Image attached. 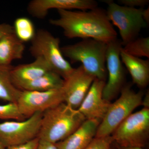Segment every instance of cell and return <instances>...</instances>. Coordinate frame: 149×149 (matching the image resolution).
<instances>
[{"mask_svg":"<svg viewBox=\"0 0 149 149\" xmlns=\"http://www.w3.org/2000/svg\"><path fill=\"white\" fill-rule=\"evenodd\" d=\"M122 43L116 38L107 43L106 54V68L108 81L103 91V97L109 102L120 93L125 86V71L121 61L120 53Z\"/></svg>","mask_w":149,"mask_h":149,"instance_id":"9c48e42d","label":"cell"},{"mask_svg":"<svg viewBox=\"0 0 149 149\" xmlns=\"http://www.w3.org/2000/svg\"><path fill=\"white\" fill-rule=\"evenodd\" d=\"M95 79L82 65L74 68L64 80L62 89L64 102L74 109H78Z\"/></svg>","mask_w":149,"mask_h":149,"instance_id":"8fae6325","label":"cell"},{"mask_svg":"<svg viewBox=\"0 0 149 149\" xmlns=\"http://www.w3.org/2000/svg\"><path fill=\"white\" fill-rule=\"evenodd\" d=\"M5 147L4 146H3L0 143V149H6Z\"/></svg>","mask_w":149,"mask_h":149,"instance_id":"4dcf8cb0","label":"cell"},{"mask_svg":"<svg viewBox=\"0 0 149 149\" xmlns=\"http://www.w3.org/2000/svg\"><path fill=\"white\" fill-rule=\"evenodd\" d=\"M142 105L144 106L145 108L149 109V92L147 93L144 100H143Z\"/></svg>","mask_w":149,"mask_h":149,"instance_id":"f1b7e54d","label":"cell"},{"mask_svg":"<svg viewBox=\"0 0 149 149\" xmlns=\"http://www.w3.org/2000/svg\"><path fill=\"white\" fill-rule=\"evenodd\" d=\"M13 27L15 35L23 43L32 42L37 32L32 20L25 17L16 18Z\"/></svg>","mask_w":149,"mask_h":149,"instance_id":"ffe728a7","label":"cell"},{"mask_svg":"<svg viewBox=\"0 0 149 149\" xmlns=\"http://www.w3.org/2000/svg\"><path fill=\"white\" fill-rule=\"evenodd\" d=\"M119 97L111 103L103 119L99 125L96 138H104L111 136L120 123L136 108L141 105L143 93H136L130 84L125 85L120 92Z\"/></svg>","mask_w":149,"mask_h":149,"instance_id":"277c9868","label":"cell"},{"mask_svg":"<svg viewBox=\"0 0 149 149\" xmlns=\"http://www.w3.org/2000/svg\"><path fill=\"white\" fill-rule=\"evenodd\" d=\"M64 83L63 78L53 71H49L35 80L22 85L21 91L44 92L61 88Z\"/></svg>","mask_w":149,"mask_h":149,"instance_id":"ac0fdd59","label":"cell"},{"mask_svg":"<svg viewBox=\"0 0 149 149\" xmlns=\"http://www.w3.org/2000/svg\"><path fill=\"white\" fill-rule=\"evenodd\" d=\"M107 3V15L110 21L119 29L123 47L137 38L141 30L148 25L143 19L144 8L124 6L111 1Z\"/></svg>","mask_w":149,"mask_h":149,"instance_id":"52a82bcc","label":"cell"},{"mask_svg":"<svg viewBox=\"0 0 149 149\" xmlns=\"http://www.w3.org/2000/svg\"><path fill=\"white\" fill-rule=\"evenodd\" d=\"M58 18L50 20L61 28L69 39H93L108 43L117 38V34L107 15L106 10L97 7L91 10H59Z\"/></svg>","mask_w":149,"mask_h":149,"instance_id":"6da1fadb","label":"cell"},{"mask_svg":"<svg viewBox=\"0 0 149 149\" xmlns=\"http://www.w3.org/2000/svg\"><path fill=\"white\" fill-rule=\"evenodd\" d=\"M118 1L120 5L133 8H143L149 3V0H119Z\"/></svg>","mask_w":149,"mask_h":149,"instance_id":"cb8c5ba5","label":"cell"},{"mask_svg":"<svg viewBox=\"0 0 149 149\" xmlns=\"http://www.w3.org/2000/svg\"><path fill=\"white\" fill-rule=\"evenodd\" d=\"M60 40L50 32L40 29L31 42L29 52L35 58L44 59L52 70L65 79L72 72L73 68L65 58L60 47Z\"/></svg>","mask_w":149,"mask_h":149,"instance_id":"5b68a950","label":"cell"},{"mask_svg":"<svg viewBox=\"0 0 149 149\" xmlns=\"http://www.w3.org/2000/svg\"><path fill=\"white\" fill-rule=\"evenodd\" d=\"M110 149H111V148H110Z\"/></svg>","mask_w":149,"mask_h":149,"instance_id":"1f68e13d","label":"cell"},{"mask_svg":"<svg viewBox=\"0 0 149 149\" xmlns=\"http://www.w3.org/2000/svg\"><path fill=\"white\" fill-rule=\"evenodd\" d=\"M143 17L146 23L148 24L149 22V8L144 9L143 12Z\"/></svg>","mask_w":149,"mask_h":149,"instance_id":"83f0119b","label":"cell"},{"mask_svg":"<svg viewBox=\"0 0 149 149\" xmlns=\"http://www.w3.org/2000/svg\"><path fill=\"white\" fill-rule=\"evenodd\" d=\"M116 149H146L144 148H139L137 147H122L118 146L116 144Z\"/></svg>","mask_w":149,"mask_h":149,"instance_id":"f546056e","label":"cell"},{"mask_svg":"<svg viewBox=\"0 0 149 149\" xmlns=\"http://www.w3.org/2000/svg\"><path fill=\"white\" fill-rule=\"evenodd\" d=\"M126 53L136 57L149 58V37L135 39L123 47Z\"/></svg>","mask_w":149,"mask_h":149,"instance_id":"44dd1931","label":"cell"},{"mask_svg":"<svg viewBox=\"0 0 149 149\" xmlns=\"http://www.w3.org/2000/svg\"><path fill=\"white\" fill-rule=\"evenodd\" d=\"M14 33L13 26L7 23H0V41L7 35Z\"/></svg>","mask_w":149,"mask_h":149,"instance_id":"484cf974","label":"cell"},{"mask_svg":"<svg viewBox=\"0 0 149 149\" xmlns=\"http://www.w3.org/2000/svg\"><path fill=\"white\" fill-rule=\"evenodd\" d=\"M113 142L122 147L144 148L149 136V109L132 113L112 134Z\"/></svg>","mask_w":149,"mask_h":149,"instance_id":"8992f818","label":"cell"},{"mask_svg":"<svg viewBox=\"0 0 149 149\" xmlns=\"http://www.w3.org/2000/svg\"><path fill=\"white\" fill-rule=\"evenodd\" d=\"M86 120L78 110L61 103L43 112L38 138L56 143L70 136Z\"/></svg>","mask_w":149,"mask_h":149,"instance_id":"7a4b0ae2","label":"cell"},{"mask_svg":"<svg viewBox=\"0 0 149 149\" xmlns=\"http://www.w3.org/2000/svg\"><path fill=\"white\" fill-rule=\"evenodd\" d=\"M19 110L17 103L8 102L5 104H0V119H14L18 121L25 120Z\"/></svg>","mask_w":149,"mask_h":149,"instance_id":"7402d4cb","label":"cell"},{"mask_svg":"<svg viewBox=\"0 0 149 149\" xmlns=\"http://www.w3.org/2000/svg\"><path fill=\"white\" fill-rule=\"evenodd\" d=\"M39 140V139L37 138L26 143L8 147L6 149H37Z\"/></svg>","mask_w":149,"mask_h":149,"instance_id":"d4e9b609","label":"cell"},{"mask_svg":"<svg viewBox=\"0 0 149 149\" xmlns=\"http://www.w3.org/2000/svg\"><path fill=\"white\" fill-rule=\"evenodd\" d=\"M106 82L96 79L78 108L86 119H96L101 121L106 114L111 102L105 100L103 91Z\"/></svg>","mask_w":149,"mask_h":149,"instance_id":"4fadbf2b","label":"cell"},{"mask_svg":"<svg viewBox=\"0 0 149 149\" xmlns=\"http://www.w3.org/2000/svg\"><path fill=\"white\" fill-rule=\"evenodd\" d=\"M101 121L86 119L70 136L56 143L58 149H84L95 138Z\"/></svg>","mask_w":149,"mask_h":149,"instance_id":"5bb4252c","label":"cell"},{"mask_svg":"<svg viewBox=\"0 0 149 149\" xmlns=\"http://www.w3.org/2000/svg\"><path fill=\"white\" fill-rule=\"evenodd\" d=\"M25 49L14 33L6 36L0 41V65L9 66L13 61L21 59Z\"/></svg>","mask_w":149,"mask_h":149,"instance_id":"e0dca14e","label":"cell"},{"mask_svg":"<svg viewBox=\"0 0 149 149\" xmlns=\"http://www.w3.org/2000/svg\"><path fill=\"white\" fill-rule=\"evenodd\" d=\"M120 57L130 73L133 83L141 89L146 88L149 82V60L130 55L123 50L122 48Z\"/></svg>","mask_w":149,"mask_h":149,"instance_id":"2e32d148","label":"cell"},{"mask_svg":"<svg viewBox=\"0 0 149 149\" xmlns=\"http://www.w3.org/2000/svg\"><path fill=\"white\" fill-rule=\"evenodd\" d=\"M42 114L43 112H37L22 121L0 123V143L6 148L38 138Z\"/></svg>","mask_w":149,"mask_h":149,"instance_id":"ba28073f","label":"cell"},{"mask_svg":"<svg viewBox=\"0 0 149 149\" xmlns=\"http://www.w3.org/2000/svg\"><path fill=\"white\" fill-rule=\"evenodd\" d=\"M113 142L111 136L104 138H95L84 149H110Z\"/></svg>","mask_w":149,"mask_h":149,"instance_id":"603a6c76","label":"cell"},{"mask_svg":"<svg viewBox=\"0 0 149 149\" xmlns=\"http://www.w3.org/2000/svg\"><path fill=\"white\" fill-rule=\"evenodd\" d=\"M13 66L0 65V100L17 103L21 90L14 85L11 77Z\"/></svg>","mask_w":149,"mask_h":149,"instance_id":"d6986e66","label":"cell"},{"mask_svg":"<svg viewBox=\"0 0 149 149\" xmlns=\"http://www.w3.org/2000/svg\"><path fill=\"white\" fill-rule=\"evenodd\" d=\"M52 70L47 62L42 58L37 57L31 63L13 67L11 77L14 85L19 89L22 85Z\"/></svg>","mask_w":149,"mask_h":149,"instance_id":"9a60e30c","label":"cell"},{"mask_svg":"<svg viewBox=\"0 0 149 149\" xmlns=\"http://www.w3.org/2000/svg\"><path fill=\"white\" fill-rule=\"evenodd\" d=\"M37 149H58V148L56 146V144L40 140Z\"/></svg>","mask_w":149,"mask_h":149,"instance_id":"4316f807","label":"cell"},{"mask_svg":"<svg viewBox=\"0 0 149 149\" xmlns=\"http://www.w3.org/2000/svg\"><path fill=\"white\" fill-rule=\"evenodd\" d=\"M64 101L62 87L44 92L21 91L17 104L22 114L27 118L36 113L44 112Z\"/></svg>","mask_w":149,"mask_h":149,"instance_id":"30bf717a","label":"cell"},{"mask_svg":"<svg viewBox=\"0 0 149 149\" xmlns=\"http://www.w3.org/2000/svg\"><path fill=\"white\" fill-rule=\"evenodd\" d=\"M107 43L93 39L81 41L61 48L65 57L71 62H80L85 70L96 79L106 81L107 72L106 54Z\"/></svg>","mask_w":149,"mask_h":149,"instance_id":"3957f363","label":"cell"},{"mask_svg":"<svg viewBox=\"0 0 149 149\" xmlns=\"http://www.w3.org/2000/svg\"><path fill=\"white\" fill-rule=\"evenodd\" d=\"M98 7L94 0H32L27 6L28 13L33 17L45 18L50 10H91Z\"/></svg>","mask_w":149,"mask_h":149,"instance_id":"7c38bea8","label":"cell"}]
</instances>
